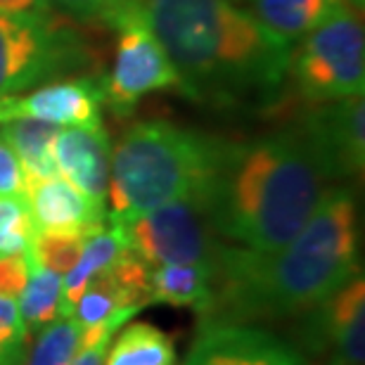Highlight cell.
<instances>
[{
  "instance_id": "cell-6",
  "label": "cell",
  "mask_w": 365,
  "mask_h": 365,
  "mask_svg": "<svg viewBox=\"0 0 365 365\" xmlns=\"http://www.w3.org/2000/svg\"><path fill=\"white\" fill-rule=\"evenodd\" d=\"M83 50L53 14L0 12V100L76 69Z\"/></svg>"
},
{
  "instance_id": "cell-7",
  "label": "cell",
  "mask_w": 365,
  "mask_h": 365,
  "mask_svg": "<svg viewBox=\"0 0 365 365\" xmlns=\"http://www.w3.org/2000/svg\"><path fill=\"white\" fill-rule=\"evenodd\" d=\"M119 223L128 232L130 250L150 268L162 264H202L216 268L225 245L211 225L207 202L197 197L169 202Z\"/></svg>"
},
{
  "instance_id": "cell-17",
  "label": "cell",
  "mask_w": 365,
  "mask_h": 365,
  "mask_svg": "<svg viewBox=\"0 0 365 365\" xmlns=\"http://www.w3.org/2000/svg\"><path fill=\"white\" fill-rule=\"evenodd\" d=\"M344 0H245V7L277 38L294 46L337 12Z\"/></svg>"
},
{
  "instance_id": "cell-9",
  "label": "cell",
  "mask_w": 365,
  "mask_h": 365,
  "mask_svg": "<svg viewBox=\"0 0 365 365\" xmlns=\"http://www.w3.org/2000/svg\"><path fill=\"white\" fill-rule=\"evenodd\" d=\"M294 346L323 359V365H363L365 361V282L359 273L323 304L302 313Z\"/></svg>"
},
{
  "instance_id": "cell-12",
  "label": "cell",
  "mask_w": 365,
  "mask_h": 365,
  "mask_svg": "<svg viewBox=\"0 0 365 365\" xmlns=\"http://www.w3.org/2000/svg\"><path fill=\"white\" fill-rule=\"evenodd\" d=\"M102 83L95 78L50 81L24 98L0 100V123L12 119H38L57 126H102Z\"/></svg>"
},
{
  "instance_id": "cell-24",
  "label": "cell",
  "mask_w": 365,
  "mask_h": 365,
  "mask_svg": "<svg viewBox=\"0 0 365 365\" xmlns=\"http://www.w3.org/2000/svg\"><path fill=\"white\" fill-rule=\"evenodd\" d=\"M83 235H69V232H36L29 242V250L50 271L64 275L76 264L78 254L83 250Z\"/></svg>"
},
{
  "instance_id": "cell-25",
  "label": "cell",
  "mask_w": 365,
  "mask_h": 365,
  "mask_svg": "<svg viewBox=\"0 0 365 365\" xmlns=\"http://www.w3.org/2000/svg\"><path fill=\"white\" fill-rule=\"evenodd\" d=\"M138 311H143V309H138V306H128V309L116 311L114 316L102 320L100 325L88 327V330H81L78 351L69 365H102L107 349H109V341L114 339V334L119 332V327L126 325Z\"/></svg>"
},
{
  "instance_id": "cell-23",
  "label": "cell",
  "mask_w": 365,
  "mask_h": 365,
  "mask_svg": "<svg viewBox=\"0 0 365 365\" xmlns=\"http://www.w3.org/2000/svg\"><path fill=\"white\" fill-rule=\"evenodd\" d=\"M71 17L93 24H105L119 29L135 14L145 12V0H50Z\"/></svg>"
},
{
  "instance_id": "cell-8",
  "label": "cell",
  "mask_w": 365,
  "mask_h": 365,
  "mask_svg": "<svg viewBox=\"0 0 365 365\" xmlns=\"http://www.w3.org/2000/svg\"><path fill=\"white\" fill-rule=\"evenodd\" d=\"M116 31L119 43L109 78L102 83V102L119 119H126L148 93L178 86V71L152 31L148 12L123 21Z\"/></svg>"
},
{
  "instance_id": "cell-30",
  "label": "cell",
  "mask_w": 365,
  "mask_h": 365,
  "mask_svg": "<svg viewBox=\"0 0 365 365\" xmlns=\"http://www.w3.org/2000/svg\"><path fill=\"white\" fill-rule=\"evenodd\" d=\"M344 3L351 7V10H356V12H361L363 10V5H365V0H344Z\"/></svg>"
},
{
  "instance_id": "cell-22",
  "label": "cell",
  "mask_w": 365,
  "mask_h": 365,
  "mask_svg": "<svg viewBox=\"0 0 365 365\" xmlns=\"http://www.w3.org/2000/svg\"><path fill=\"white\" fill-rule=\"evenodd\" d=\"M34 237V218L26 195L0 197V257L24 254Z\"/></svg>"
},
{
  "instance_id": "cell-2",
  "label": "cell",
  "mask_w": 365,
  "mask_h": 365,
  "mask_svg": "<svg viewBox=\"0 0 365 365\" xmlns=\"http://www.w3.org/2000/svg\"><path fill=\"white\" fill-rule=\"evenodd\" d=\"M152 31L195 100H271L289 74L292 46L237 0H145Z\"/></svg>"
},
{
  "instance_id": "cell-13",
  "label": "cell",
  "mask_w": 365,
  "mask_h": 365,
  "mask_svg": "<svg viewBox=\"0 0 365 365\" xmlns=\"http://www.w3.org/2000/svg\"><path fill=\"white\" fill-rule=\"evenodd\" d=\"M36 232H69L88 237L107 223V204L86 197L67 178H50L26 190Z\"/></svg>"
},
{
  "instance_id": "cell-20",
  "label": "cell",
  "mask_w": 365,
  "mask_h": 365,
  "mask_svg": "<svg viewBox=\"0 0 365 365\" xmlns=\"http://www.w3.org/2000/svg\"><path fill=\"white\" fill-rule=\"evenodd\" d=\"M24 259H26V282L17 304L29 334H34L60 318L62 275L43 266L29 247L24 250Z\"/></svg>"
},
{
  "instance_id": "cell-4",
  "label": "cell",
  "mask_w": 365,
  "mask_h": 365,
  "mask_svg": "<svg viewBox=\"0 0 365 365\" xmlns=\"http://www.w3.org/2000/svg\"><path fill=\"white\" fill-rule=\"evenodd\" d=\"M225 150L221 138L169 121L135 123L112 152L107 218L128 221L192 197L207 202Z\"/></svg>"
},
{
  "instance_id": "cell-5",
  "label": "cell",
  "mask_w": 365,
  "mask_h": 365,
  "mask_svg": "<svg viewBox=\"0 0 365 365\" xmlns=\"http://www.w3.org/2000/svg\"><path fill=\"white\" fill-rule=\"evenodd\" d=\"M289 69L299 95L311 105L359 98L365 91L361 12L341 5L292 50Z\"/></svg>"
},
{
  "instance_id": "cell-16",
  "label": "cell",
  "mask_w": 365,
  "mask_h": 365,
  "mask_svg": "<svg viewBox=\"0 0 365 365\" xmlns=\"http://www.w3.org/2000/svg\"><path fill=\"white\" fill-rule=\"evenodd\" d=\"M214 266L162 264L148 273V304H169L192 309L204 316L214 302Z\"/></svg>"
},
{
  "instance_id": "cell-15",
  "label": "cell",
  "mask_w": 365,
  "mask_h": 365,
  "mask_svg": "<svg viewBox=\"0 0 365 365\" xmlns=\"http://www.w3.org/2000/svg\"><path fill=\"white\" fill-rule=\"evenodd\" d=\"M126 250H130L128 232L123 228V223L112 221V218H107V223L100 230H95L93 235L86 237L76 264L62 275L60 318H71L74 306L78 302V297H81V292L86 289V284L100 271L112 266Z\"/></svg>"
},
{
  "instance_id": "cell-29",
  "label": "cell",
  "mask_w": 365,
  "mask_h": 365,
  "mask_svg": "<svg viewBox=\"0 0 365 365\" xmlns=\"http://www.w3.org/2000/svg\"><path fill=\"white\" fill-rule=\"evenodd\" d=\"M50 0H0V12L10 14H50Z\"/></svg>"
},
{
  "instance_id": "cell-26",
  "label": "cell",
  "mask_w": 365,
  "mask_h": 365,
  "mask_svg": "<svg viewBox=\"0 0 365 365\" xmlns=\"http://www.w3.org/2000/svg\"><path fill=\"white\" fill-rule=\"evenodd\" d=\"M29 330L21 320L19 304L0 297V365H24L29 354Z\"/></svg>"
},
{
  "instance_id": "cell-1",
  "label": "cell",
  "mask_w": 365,
  "mask_h": 365,
  "mask_svg": "<svg viewBox=\"0 0 365 365\" xmlns=\"http://www.w3.org/2000/svg\"><path fill=\"white\" fill-rule=\"evenodd\" d=\"M359 273L354 195L346 187H330L302 230L280 250L254 252L223 245L214 302L200 320L261 325L297 318Z\"/></svg>"
},
{
  "instance_id": "cell-21",
  "label": "cell",
  "mask_w": 365,
  "mask_h": 365,
  "mask_svg": "<svg viewBox=\"0 0 365 365\" xmlns=\"http://www.w3.org/2000/svg\"><path fill=\"white\" fill-rule=\"evenodd\" d=\"M81 325L74 318H57L36 332V344L24 365H69L78 351Z\"/></svg>"
},
{
  "instance_id": "cell-10",
  "label": "cell",
  "mask_w": 365,
  "mask_h": 365,
  "mask_svg": "<svg viewBox=\"0 0 365 365\" xmlns=\"http://www.w3.org/2000/svg\"><path fill=\"white\" fill-rule=\"evenodd\" d=\"M327 180L356 178L365 164L363 95L316 105L297 128Z\"/></svg>"
},
{
  "instance_id": "cell-14",
  "label": "cell",
  "mask_w": 365,
  "mask_h": 365,
  "mask_svg": "<svg viewBox=\"0 0 365 365\" xmlns=\"http://www.w3.org/2000/svg\"><path fill=\"white\" fill-rule=\"evenodd\" d=\"M57 171L86 197L107 204L112 148L102 126L60 128L55 140Z\"/></svg>"
},
{
  "instance_id": "cell-28",
  "label": "cell",
  "mask_w": 365,
  "mask_h": 365,
  "mask_svg": "<svg viewBox=\"0 0 365 365\" xmlns=\"http://www.w3.org/2000/svg\"><path fill=\"white\" fill-rule=\"evenodd\" d=\"M26 282V259L24 254L17 257H0V297L17 302Z\"/></svg>"
},
{
  "instance_id": "cell-19",
  "label": "cell",
  "mask_w": 365,
  "mask_h": 365,
  "mask_svg": "<svg viewBox=\"0 0 365 365\" xmlns=\"http://www.w3.org/2000/svg\"><path fill=\"white\" fill-rule=\"evenodd\" d=\"M102 365H180L171 334L152 323H130L109 341Z\"/></svg>"
},
{
  "instance_id": "cell-18",
  "label": "cell",
  "mask_w": 365,
  "mask_h": 365,
  "mask_svg": "<svg viewBox=\"0 0 365 365\" xmlns=\"http://www.w3.org/2000/svg\"><path fill=\"white\" fill-rule=\"evenodd\" d=\"M0 126V133L19 157L26 176V190L36 182L60 176L55 162V140L62 126L38 119H12Z\"/></svg>"
},
{
  "instance_id": "cell-27",
  "label": "cell",
  "mask_w": 365,
  "mask_h": 365,
  "mask_svg": "<svg viewBox=\"0 0 365 365\" xmlns=\"http://www.w3.org/2000/svg\"><path fill=\"white\" fill-rule=\"evenodd\" d=\"M26 195V176L10 143L0 133V197Z\"/></svg>"
},
{
  "instance_id": "cell-11",
  "label": "cell",
  "mask_w": 365,
  "mask_h": 365,
  "mask_svg": "<svg viewBox=\"0 0 365 365\" xmlns=\"http://www.w3.org/2000/svg\"><path fill=\"white\" fill-rule=\"evenodd\" d=\"M182 365H311L294 344L252 323L200 320Z\"/></svg>"
},
{
  "instance_id": "cell-3",
  "label": "cell",
  "mask_w": 365,
  "mask_h": 365,
  "mask_svg": "<svg viewBox=\"0 0 365 365\" xmlns=\"http://www.w3.org/2000/svg\"><path fill=\"white\" fill-rule=\"evenodd\" d=\"M325 180L297 130L228 143L207 197L211 225L237 247L275 252L309 221Z\"/></svg>"
}]
</instances>
